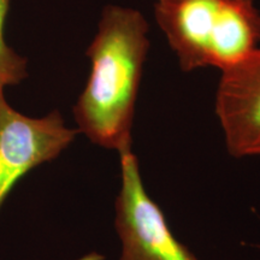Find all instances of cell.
I'll list each match as a JSON object with an SVG mask.
<instances>
[{
  "mask_svg": "<svg viewBox=\"0 0 260 260\" xmlns=\"http://www.w3.org/2000/svg\"><path fill=\"white\" fill-rule=\"evenodd\" d=\"M149 27L140 11L109 5L87 50L88 81L74 107L79 132L93 144L119 152L132 148V128Z\"/></svg>",
  "mask_w": 260,
  "mask_h": 260,
  "instance_id": "cell-1",
  "label": "cell"
},
{
  "mask_svg": "<svg viewBox=\"0 0 260 260\" xmlns=\"http://www.w3.org/2000/svg\"><path fill=\"white\" fill-rule=\"evenodd\" d=\"M154 16L183 71H222L260 44L255 0H157Z\"/></svg>",
  "mask_w": 260,
  "mask_h": 260,
  "instance_id": "cell-2",
  "label": "cell"
},
{
  "mask_svg": "<svg viewBox=\"0 0 260 260\" xmlns=\"http://www.w3.org/2000/svg\"><path fill=\"white\" fill-rule=\"evenodd\" d=\"M118 155L122 183L115 225L122 243L119 260H200L174 236L161 209L146 191L133 149Z\"/></svg>",
  "mask_w": 260,
  "mask_h": 260,
  "instance_id": "cell-3",
  "label": "cell"
},
{
  "mask_svg": "<svg viewBox=\"0 0 260 260\" xmlns=\"http://www.w3.org/2000/svg\"><path fill=\"white\" fill-rule=\"evenodd\" d=\"M58 111L31 118L0 96V209L16 183L29 171L56 159L76 138Z\"/></svg>",
  "mask_w": 260,
  "mask_h": 260,
  "instance_id": "cell-4",
  "label": "cell"
},
{
  "mask_svg": "<svg viewBox=\"0 0 260 260\" xmlns=\"http://www.w3.org/2000/svg\"><path fill=\"white\" fill-rule=\"evenodd\" d=\"M214 109L229 154L260 157V46L222 70Z\"/></svg>",
  "mask_w": 260,
  "mask_h": 260,
  "instance_id": "cell-5",
  "label": "cell"
},
{
  "mask_svg": "<svg viewBox=\"0 0 260 260\" xmlns=\"http://www.w3.org/2000/svg\"><path fill=\"white\" fill-rule=\"evenodd\" d=\"M11 0H0V96H4L6 86H15L27 77V59L19 57L6 45L4 24Z\"/></svg>",
  "mask_w": 260,
  "mask_h": 260,
  "instance_id": "cell-6",
  "label": "cell"
}]
</instances>
